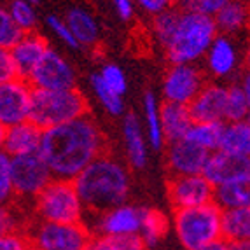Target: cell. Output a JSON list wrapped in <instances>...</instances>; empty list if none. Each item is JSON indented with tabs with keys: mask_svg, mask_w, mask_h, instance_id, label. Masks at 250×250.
Returning <instances> with one entry per match:
<instances>
[{
	"mask_svg": "<svg viewBox=\"0 0 250 250\" xmlns=\"http://www.w3.org/2000/svg\"><path fill=\"white\" fill-rule=\"evenodd\" d=\"M91 89H93V93H95L96 100L100 102V105L105 108V112H108L110 116H121V114L125 112V100H123V96L110 91V89L102 83L98 74L91 75Z\"/></svg>",
	"mask_w": 250,
	"mask_h": 250,
	"instance_id": "cell-33",
	"label": "cell"
},
{
	"mask_svg": "<svg viewBox=\"0 0 250 250\" xmlns=\"http://www.w3.org/2000/svg\"><path fill=\"white\" fill-rule=\"evenodd\" d=\"M34 88L26 79L13 77L0 84V125L11 128L28 121Z\"/></svg>",
	"mask_w": 250,
	"mask_h": 250,
	"instance_id": "cell-11",
	"label": "cell"
},
{
	"mask_svg": "<svg viewBox=\"0 0 250 250\" xmlns=\"http://www.w3.org/2000/svg\"><path fill=\"white\" fill-rule=\"evenodd\" d=\"M217 34L213 18L180 7L173 34L163 49L171 65H194L207 54Z\"/></svg>",
	"mask_w": 250,
	"mask_h": 250,
	"instance_id": "cell-3",
	"label": "cell"
},
{
	"mask_svg": "<svg viewBox=\"0 0 250 250\" xmlns=\"http://www.w3.org/2000/svg\"><path fill=\"white\" fill-rule=\"evenodd\" d=\"M47 26H49V30L53 32L54 35H56V39L58 41H62L65 46L68 47H74V49H77V42H75L74 35H72V32L68 30L67 23H65V20L63 18H58V16H47L46 20Z\"/></svg>",
	"mask_w": 250,
	"mask_h": 250,
	"instance_id": "cell-38",
	"label": "cell"
},
{
	"mask_svg": "<svg viewBox=\"0 0 250 250\" xmlns=\"http://www.w3.org/2000/svg\"><path fill=\"white\" fill-rule=\"evenodd\" d=\"M100 75L102 83L107 86L110 91H114L116 95L125 96V93L128 91V79L126 74L123 72V68L116 63H105L100 68V72H96Z\"/></svg>",
	"mask_w": 250,
	"mask_h": 250,
	"instance_id": "cell-35",
	"label": "cell"
},
{
	"mask_svg": "<svg viewBox=\"0 0 250 250\" xmlns=\"http://www.w3.org/2000/svg\"><path fill=\"white\" fill-rule=\"evenodd\" d=\"M21 32L14 21L9 16V11L5 5L0 4V49H11V47L20 41Z\"/></svg>",
	"mask_w": 250,
	"mask_h": 250,
	"instance_id": "cell-37",
	"label": "cell"
},
{
	"mask_svg": "<svg viewBox=\"0 0 250 250\" xmlns=\"http://www.w3.org/2000/svg\"><path fill=\"white\" fill-rule=\"evenodd\" d=\"M207 81L196 65H171L163 79V98L170 104L189 105Z\"/></svg>",
	"mask_w": 250,
	"mask_h": 250,
	"instance_id": "cell-10",
	"label": "cell"
},
{
	"mask_svg": "<svg viewBox=\"0 0 250 250\" xmlns=\"http://www.w3.org/2000/svg\"><path fill=\"white\" fill-rule=\"evenodd\" d=\"M167 231H168L167 217L154 208H142L138 236H140V240H142L147 249L158 245L163 238H165Z\"/></svg>",
	"mask_w": 250,
	"mask_h": 250,
	"instance_id": "cell-29",
	"label": "cell"
},
{
	"mask_svg": "<svg viewBox=\"0 0 250 250\" xmlns=\"http://www.w3.org/2000/svg\"><path fill=\"white\" fill-rule=\"evenodd\" d=\"M191 0H171V4H177V7H186Z\"/></svg>",
	"mask_w": 250,
	"mask_h": 250,
	"instance_id": "cell-47",
	"label": "cell"
},
{
	"mask_svg": "<svg viewBox=\"0 0 250 250\" xmlns=\"http://www.w3.org/2000/svg\"><path fill=\"white\" fill-rule=\"evenodd\" d=\"M68 30L79 47H95L100 42V26L88 9L72 7L65 16Z\"/></svg>",
	"mask_w": 250,
	"mask_h": 250,
	"instance_id": "cell-22",
	"label": "cell"
},
{
	"mask_svg": "<svg viewBox=\"0 0 250 250\" xmlns=\"http://www.w3.org/2000/svg\"><path fill=\"white\" fill-rule=\"evenodd\" d=\"M105 152L107 137L89 116L42 129L39 154L53 179L74 180L93 159Z\"/></svg>",
	"mask_w": 250,
	"mask_h": 250,
	"instance_id": "cell-1",
	"label": "cell"
},
{
	"mask_svg": "<svg viewBox=\"0 0 250 250\" xmlns=\"http://www.w3.org/2000/svg\"><path fill=\"white\" fill-rule=\"evenodd\" d=\"M30 245L39 250H84L88 245L89 231L83 222L58 224V222H37L30 231Z\"/></svg>",
	"mask_w": 250,
	"mask_h": 250,
	"instance_id": "cell-7",
	"label": "cell"
},
{
	"mask_svg": "<svg viewBox=\"0 0 250 250\" xmlns=\"http://www.w3.org/2000/svg\"><path fill=\"white\" fill-rule=\"evenodd\" d=\"M18 221L14 212L11 210L9 205H0V234L11 233V231H16Z\"/></svg>",
	"mask_w": 250,
	"mask_h": 250,
	"instance_id": "cell-41",
	"label": "cell"
},
{
	"mask_svg": "<svg viewBox=\"0 0 250 250\" xmlns=\"http://www.w3.org/2000/svg\"><path fill=\"white\" fill-rule=\"evenodd\" d=\"M247 21H249V7L245 0H228V4L213 16L217 32L228 37H233L245 30Z\"/></svg>",
	"mask_w": 250,
	"mask_h": 250,
	"instance_id": "cell-23",
	"label": "cell"
},
{
	"mask_svg": "<svg viewBox=\"0 0 250 250\" xmlns=\"http://www.w3.org/2000/svg\"><path fill=\"white\" fill-rule=\"evenodd\" d=\"M13 77H18V75L13 62H11V56H9V51L0 49V84L13 79Z\"/></svg>",
	"mask_w": 250,
	"mask_h": 250,
	"instance_id": "cell-43",
	"label": "cell"
},
{
	"mask_svg": "<svg viewBox=\"0 0 250 250\" xmlns=\"http://www.w3.org/2000/svg\"><path fill=\"white\" fill-rule=\"evenodd\" d=\"M123 142H125L126 158L135 170L146 168L149 159V146H147L146 133L142 129V123L137 114L128 112L123 121Z\"/></svg>",
	"mask_w": 250,
	"mask_h": 250,
	"instance_id": "cell-19",
	"label": "cell"
},
{
	"mask_svg": "<svg viewBox=\"0 0 250 250\" xmlns=\"http://www.w3.org/2000/svg\"><path fill=\"white\" fill-rule=\"evenodd\" d=\"M84 250H147L138 234L131 236H91Z\"/></svg>",
	"mask_w": 250,
	"mask_h": 250,
	"instance_id": "cell-31",
	"label": "cell"
},
{
	"mask_svg": "<svg viewBox=\"0 0 250 250\" xmlns=\"http://www.w3.org/2000/svg\"><path fill=\"white\" fill-rule=\"evenodd\" d=\"M28 245V238L18 231L0 234V250H26Z\"/></svg>",
	"mask_w": 250,
	"mask_h": 250,
	"instance_id": "cell-40",
	"label": "cell"
},
{
	"mask_svg": "<svg viewBox=\"0 0 250 250\" xmlns=\"http://www.w3.org/2000/svg\"><path fill=\"white\" fill-rule=\"evenodd\" d=\"M208 72L217 79H226L238 68V49L231 37L217 34L205 54Z\"/></svg>",
	"mask_w": 250,
	"mask_h": 250,
	"instance_id": "cell-18",
	"label": "cell"
},
{
	"mask_svg": "<svg viewBox=\"0 0 250 250\" xmlns=\"http://www.w3.org/2000/svg\"><path fill=\"white\" fill-rule=\"evenodd\" d=\"M196 250H231V243H228L226 240L219 238V240H215V242L207 243V245L200 247V249H196Z\"/></svg>",
	"mask_w": 250,
	"mask_h": 250,
	"instance_id": "cell-45",
	"label": "cell"
},
{
	"mask_svg": "<svg viewBox=\"0 0 250 250\" xmlns=\"http://www.w3.org/2000/svg\"><path fill=\"white\" fill-rule=\"evenodd\" d=\"M88 108L89 105L86 96L77 88L62 91L34 89L28 121L34 123L37 128L47 129L88 116Z\"/></svg>",
	"mask_w": 250,
	"mask_h": 250,
	"instance_id": "cell-4",
	"label": "cell"
},
{
	"mask_svg": "<svg viewBox=\"0 0 250 250\" xmlns=\"http://www.w3.org/2000/svg\"><path fill=\"white\" fill-rule=\"evenodd\" d=\"M4 135H5V128L0 125V150H2V144H4Z\"/></svg>",
	"mask_w": 250,
	"mask_h": 250,
	"instance_id": "cell-48",
	"label": "cell"
},
{
	"mask_svg": "<svg viewBox=\"0 0 250 250\" xmlns=\"http://www.w3.org/2000/svg\"><path fill=\"white\" fill-rule=\"evenodd\" d=\"M16 200L11 179V156L0 150V205H9Z\"/></svg>",
	"mask_w": 250,
	"mask_h": 250,
	"instance_id": "cell-36",
	"label": "cell"
},
{
	"mask_svg": "<svg viewBox=\"0 0 250 250\" xmlns=\"http://www.w3.org/2000/svg\"><path fill=\"white\" fill-rule=\"evenodd\" d=\"M84 213H104L126 203L131 188L129 170L112 154L98 156L72 180Z\"/></svg>",
	"mask_w": 250,
	"mask_h": 250,
	"instance_id": "cell-2",
	"label": "cell"
},
{
	"mask_svg": "<svg viewBox=\"0 0 250 250\" xmlns=\"http://www.w3.org/2000/svg\"><path fill=\"white\" fill-rule=\"evenodd\" d=\"M114 9H116L117 16L125 21H129L135 14V4L133 0H112Z\"/></svg>",
	"mask_w": 250,
	"mask_h": 250,
	"instance_id": "cell-44",
	"label": "cell"
},
{
	"mask_svg": "<svg viewBox=\"0 0 250 250\" xmlns=\"http://www.w3.org/2000/svg\"><path fill=\"white\" fill-rule=\"evenodd\" d=\"M207 150L182 138L167 147V167L171 175H200L208 159Z\"/></svg>",
	"mask_w": 250,
	"mask_h": 250,
	"instance_id": "cell-16",
	"label": "cell"
},
{
	"mask_svg": "<svg viewBox=\"0 0 250 250\" xmlns=\"http://www.w3.org/2000/svg\"><path fill=\"white\" fill-rule=\"evenodd\" d=\"M35 212L42 222L77 224L84 221V207L72 180H51L35 198Z\"/></svg>",
	"mask_w": 250,
	"mask_h": 250,
	"instance_id": "cell-6",
	"label": "cell"
},
{
	"mask_svg": "<svg viewBox=\"0 0 250 250\" xmlns=\"http://www.w3.org/2000/svg\"><path fill=\"white\" fill-rule=\"evenodd\" d=\"M9 16L14 21V25L20 28L21 34L35 32L37 26V13L35 5L30 4L28 0H11L7 5Z\"/></svg>",
	"mask_w": 250,
	"mask_h": 250,
	"instance_id": "cell-32",
	"label": "cell"
},
{
	"mask_svg": "<svg viewBox=\"0 0 250 250\" xmlns=\"http://www.w3.org/2000/svg\"><path fill=\"white\" fill-rule=\"evenodd\" d=\"M26 250H39V249H37V247H34V245H28V249H26Z\"/></svg>",
	"mask_w": 250,
	"mask_h": 250,
	"instance_id": "cell-49",
	"label": "cell"
},
{
	"mask_svg": "<svg viewBox=\"0 0 250 250\" xmlns=\"http://www.w3.org/2000/svg\"><path fill=\"white\" fill-rule=\"evenodd\" d=\"M179 13H180V7L171 5V7L165 9L163 13L156 14L154 20H152L154 37L161 47L167 46L168 41H170L171 34H173V28L177 25V20H179Z\"/></svg>",
	"mask_w": 250,
	"mask_h": 250,
	"instance_id": "cell-34",
	"label": "cell"
},
{
	"mask_svg": "<svg viewBox=\"0 0 250 250\" xmlns=\"http://www.w3.org/2000/svg\"><path fill=\"white\" fill-rule=\"evenodd\" d=\"M41 137L42 129L37 128L34 123H20V125L11 126V128H5L2 150H4L5 154L11 156V158L34 154V152H39Z\"/></svg>",
	"mask_w": 250,
	"mask_h": 250,
	"instance_id": "cell-20",
	"label": "cell"
},
{
	"mask_svg": "<svg viewBox=\"0 0 250 250\" xmlns=\"http://www.w3.org/2000/svg\"><path fill=\"white\" fill-rule=\"evenodd\" d=\"M168 194L175 210L194 208L212 201L213 186L203 175H171Z\"/></svg>",
	"mask_w": 250,
	"mask_h": 250,
	"instance_id": "cell-13",
	"label": "cell"
},
{
	"mask_svg": "<svg viewBox=\"0 0 250 250\" xmlns=\"http://www.w3.org/2000/svg\"><path fill=\"white\" fill-rule=\"evenodd\" d=\"M236 156H250V125L249 121H233L222 125L219 149Z\"/></svg>",
	"mask_w": 250,
	"mask_h": 250,
	"instance_id": "cell-26",
	"label": "cell"
},
{
	"mask_svg": "<svg viewBox=\"0 0 250 250\" xmlns=\"http://www.w3.org/2000/svg\"><path fill=\"white\" fill-rule=\"evenodd\" d=\"M228 86L217 83L205 84L194 100L188 105L194 123H226Z\"/></svg>",
	"mask_w": 250,
	"mask_h": 250,
	"instance_id": "cell-15",
	"label": "cell"
},
{
	"mask_svg": "<svg viewBox=\"0 0 250 250\" xmlns=\"http://www.w3.org/2000/svg\"><path fill=\"white\" fill-rule=\"evenodd\" d=\"M222 125L224 123H192L184 138L207 152H215L221 142Z\"/></svg>",
	"mask_w": 250,
	"mask_h": 250,
	"instance_id": "cell-30",
	"label": "cell"
},
{
	"mask_svg": "<svg viewBox=\"0 0 250 250\" xmlns=\"http://www.w3.org/2000/svg\"><path fill=\"white\" fill-rule=\"evenodd\" d=\"M47 49H49L47 41L37 32L21 35L20 41L9 49V56H11L18 77L26 79L32 74V70L37 67V63L41 62Z\"/></svg>",
	"mask_w": 250,
	"mask_h": 250,
	"instance_id": "cell-17",
	"label": "cell"
},
{
	"mask_svg": "<svg viewBox=\"0 0 250 250\" xmlns=\"http://www.w3.org/2000/svg\"><path fill=\"white\" fill-rule=\"evenodd\" d=\"M221 238L228 243L249 242L250 208L221 210Z\"/></svg>",
	"mask_w": 250,
	"mask_h": 250,
	"instance_id": "cell-25",
	"label": "cell"
},
{
	"mask_svg": "<svg viewBox=\"0 0 250 250\" xmlns=\"http://www.w3.org/2000/svg\"><path fill=\"white\" fill-rule=\"evenodd\" d=\"M173 228L186 249L196 250L221 238V208L210 201L194 208L175 210Z\"/></svg>",
	"mask_w": 250,
	"mask_h": 250,
	"instance_id": "cell-5",
	"label": "cell"
},
{
	"mask_svg": "<svg viewBox=\"0 0 250 250\" xmlns=\"http://www.w3.org/2000/svg\"><path fill=\"white\" fill-rule=\"evenodd\" d=\"M140 213L142 208L135 205L123 203L104 213L91 215L95 224L86 228L91 236H131L140 229Z\"/></svg>",
	"mask_w": 250,
	"mask_h": 250,
	"instance_id": "cell-12",
	"label": "cell"
},
{
	"mask_svg": "<svg viewBox=\"0 0 250 250\" xmlns=\"http://www.w3.org/2000/svg\"><path fill=\"white\" fill-rule=\"evenodd\" d=\"M201 175L213 188L233 180H250V156H236L222 150L210 152Z\"/></svg>",
	"mask_w": 250,
	"mask_h": 250,
	"instance_id": "cell-14",
	"label": "cell"
},
{
	"mask_svg": "<svg viewBox=\"0 0 250 250\" xmlns=\"http://www.w3.org/2000/svg\"><path fill=\"white\" fill-rule=\"evenodd\" d=\"M226 4H228V0H191L186 7L191 9V11H194V13H198V14L213 18Z\"/></svg>",
	"mask_w": 250,
	"mask_h": 250,
	"instance_id": "cell-39",
	"label": "cell"
},
{
	"mask_svg": "<svg viewBox=\"0 0 250 250\" xmlns=\"http://www.w3.org/2000/svg\"><path fill=\"white\" fill-rule=\"evenodd\" d=\"M34 89H47V91H62V89L75 88L77 74L75 68L54 49H47L37 67L26 77Z\"/></svg>",
	"mask_w": 250,
	"mask_h": 250,
	"instance_id": "cell-9",
	"label": "cell"
},
{
	"mask_svg": "<svg viewBox=\"0 0 250 250\" xmlns=\"http://www.w3.org/2000/svg\"><path fill=\"white\" fill-rule=\"evenodd\" d=\"M250 110V77L245 74L242 83L228 86L226 100V123L247 121Z\"/></svg>",
	"mask_w": 250,
	"mask_h": 250,
	"instance_id": "cell-27",
	"label": "cell"
},
{
	"mask_svg": "<svg viewBox=\"0 0 250 250\" xmlns=\"http://www.w3.org/2000/svg\"><path fill=\"white\" fill-rule=\"evenodd\" d=\"M231 250H250V243L249 242L231 243Z\"/></svg>",
	"mask_w": 250,
	"mask_h": 250,
	"instance_id": "cell-46",
	"label": "cell"
},
{
	"mask_svg": "<svg viewBox=\"0 0 250 250\" xmlns=\"http://www.w3.org/2000/svg\"><path fill=\"white\" fill-rule=\"evenodd\" d=\"M28 2H30V4H34V5L39 4V0H28Z\"/></svg>",
	"mask_w": 250,
	"mask_h": 250,
	"instance_id": "cell-50",
	"label": "cell"
},
{
	"mask_svg": "<svg viewBox=\"0 0 250 250\" xmlns=\"http://www.w3.org/2000/svg\"><path fill=\"white\" fill-rule=\"evenodd\" d=\"M133 4L138 5V7H142L146 13L152 14V16L163 13L165 9L173 5L171 4V0H133Z\"/></svg>",
	"mask_w": 250,
	"mask_h": 250,
	"instance_id": "cell-42",
	"label": "cell"
},
{
	"mask_svg": "<svg viewBox=\"0 0 250 250\" xmlns=\"http://www.w3.org/2000/svg\"><path fill=\"white\" fill-rule=\"evenodd\" d=\"M213 203L221 210L249 208L250 180H233L213 188Z\"/></svg>",
	"mask_w": 250,
	"mask_h": 250,
	"instance_id": "cell-24",
	"label": "cell"
},
{
	"mask_svg": "<svg viewBox=\"0 0 250 250\" xmlns=\"http://www.w3.org/2000/svg\"><path fill=\"white\" fill-rule=\"evenodd\" d=\"M159 121H161L165 142L168 144L182 140L194 123L188 105L170 104V102L159 104Z\"/></svg>",
	"mask_w": 250,
	"mask_h": 250,
	"instance_id": "cell-21",
	"label": "cell"
},
{
	"mask_svg": "<svg viewBox=\"0 0 250 250\" xmlns=\"http://www.w3.org/2000/svg\"><path fill=\"white\" fill-rule=\"evenodd\" d=\"M144 119H146L147 146L154 150H161L165 147V137L159 121V100L152 91H147L144 96Z\"/></svg>",
	"mask_w": 250,
	"mask_h": 250,
	"instance_id": "cell-28",
	"label": "cell"
},
{
	"mask_svg": "<svg viewBox=\"0 0 250 250\" xmlns=\"http://www.w3.org/2000/svg\"><path fill=\"white\" fill-rule=\"evenodd\" d=\"M11 179L18 198L35 200L39 192L53 180V175L41 154L34 152L11 158Z\"/></svg>",
	"mask_w": 250,
	"mask_h": 250,
	"instance_id": "cell-8",
	"label": "cell"
}]
</instances>
